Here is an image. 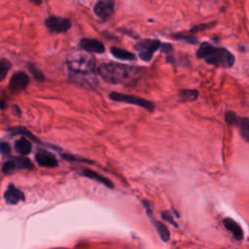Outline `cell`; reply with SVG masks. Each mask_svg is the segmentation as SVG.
I'll return each instance as SVG.
<instances>
[{"label":"cell","mask_w":249,"mask_h":249,"mask_svg":"<svg viewBox=\"0 0 249 249\" xmlns=\"http://www.w3.org/2000/svg\"><path fill=\"white\" fill-rule=\"evenodd\" d=\"M143 70L140 67L109 62L102 63L97 72L108 83L129 86L134 85L142 77Z\"/></svg>","instance_id":"6da1fadb"},{"label":"cell","mask_w":249,"mask_h":249,"mask_svg":"<svg viewBox=\"0 0 249 249\" xmlns=\"http://www.w3.org/2000/svg\"><path fill=\"white\" fill-rule=\"evenodd\" d=\"M196 56L210 65L222 68L231 67L235 60L234 55L227 49L212 46L207 42L200 44L196 52Z\"/></svg>","instance_id":"7a4b0ae2"},{"label":"cell","mask_w":249,"mask_h":249,"mask_svg":"<svg viewBox=\"0 0 249 249\" xmlns=\"http://www.w3.org/2000/svg\"><path fill=\"white\" fill-rule=\"evenodd\" d=\"M67 66L72 77L86 80L93 76L95 59L89 54L72 53L67 58Z\"/></svg>","instance_id":"3957f363"},{"label":"cell","mask_w":249,"mask_h":249,"mask_svg":"<svg viewBox=\"0 0 249 249\" xmlns=\"http://www.w3.org/2000/svg\"><path fill=\"white\" fill-rule=\"evenodd\" d=\"M109 97L114 101L124 102V103H128V104H132V105H137L139 107H142V108L148 110L149 112H153L154 109H155V105L152 101H150L148 99H145V98H142V97H139V96L112 91L109 94Z\"/></svg>","instance_id":"277c9868"},{"label":"cell","mask_w":249,"mask_h":249,"mask_svg":"<svg viewBox=\"0 0 249 249\" xmlns=\"http://www.w3.org/2000/svg\"><path fill=\"white\" fill-rule=\"evenodd\" d=\"M160 46L161 43L159 40L144 39L135 45V50L142 60L150 61Z\"/></svg>","instance_id":"5b68a950"},{"label":"cell","mask_w":249,"mask_h":249,"mask_svg":"<svg viewBox=\"0 0 249 249\" xmlns=\"http://www.w3.org/2000/svg\"><path fill=\"white\" fill-rule=\"evenodd\" d=\"M46 27L55 33L66 32L71 27V20L66 18H60L56 16H51L45 20Z\"/></svg>","instance_id":"8992f818"},{"label":"cell","mask_w":249,"mask_h":249,"mask_svg":"<svg viewBox=\"0 0 249 249\" xmlns=\"http://www.w3.org/2000/svg\"><path fill=\"white\" fill-rule=\"evenodd\" d=\"M143 205L145 206V208L147 210V214L150 217V220L153 223V226L156 228L157 231L159 232L161 240L164 241V242L168 241L169 238H170V233H169L168 228L163 223H161V222H160V221L155 219V217L153 215V212H152V209H151V203L149 201L143 200Z\"/></svg>","instance_id":"52a82bcc"},{"label":"cell","mask_w":249,"mask_h":249,"mask_svg":"<svg viewBox=\"0 0 249 249\" xmlns=\"http://www.w3.org/2000/svg\"><path fill=\"white\" fill-rule=\"evenodd\" d=\"M114 0H99L93 8L94 14L101 19L107 20L114 14Z\"/></svg>","instance_id":"ba28073f"},{"label":"cell","mask_w":249,"mask_h":249,"mask_svg":"<svg viewBox=\"0 0 249 249\" xmlns=\"http://www.w3.org/2000/svg\"><path fill=\"white\" fill-rule=\"evenodd\" d=\"M31 168H33V164L31 160L25 157H20V158H17L12 160L6 161L2 166V170L4 173H11L15 169H31Z\"/></svg>","instance_id":"9c48e42d"},{"label":"cell","mask_w":249,"mask_h":249,"mask_svg":"<svg viewBox=\"0 0 249 249\" xmlns=\"http://www.w3.org/2000/svg\"><path fill=\"white\" fill-rule=\"evenodd\" d=\"M80 47L86 52L93 53H102L105 51L104 45L100 41L92 38L82 39L80 42Z\"/></svg>","instance_id":"30bf717a"},{"label":"cell","mask_w":249,"mask_h":249,"mask_svg":"<svg viewBox=\"0 0 249 249\" xmlns=\"http://www.w3.org/2000/svg\"><path fill=\"white\" fill-rule=\"evenodd\" d=\"M29 84L28 76L23 72L15 73L10 80V89L14 91L24 89Z\"/></svg>","instance_id":"8fae6325"},{"label":"cell","mask_w":249,"mask_h":249,"mask_svg":"<svg viewBox=\"0 0 249 249\" xmlns=\"http://www.w3.org/2000/svg\"><path fill=\"white\" fill-rule=\"evenodd\" d=\"M4 198L7 203L16 204L18 201L24 199V195L21 191H19L18 188H16L13 184H10L4 194Z\"/></svg>","instance_id":"7c38bea8"},{"label":"cell","mask_w":249,"mask_h":249,"mask_svg":"<svg viewBox=\"0 0 249 249\" xmlns=\"http://www.w3.org/2000/svg\"><path fill=\"white\" fill-rule=\"evenodd\" d=\"M35 159L39 165L43 167H54L57 165V160L53 157V154L46 151L38 152L35 155Z\"/></svg>","instance_id":"4fadbf2b"},{"label":"cell","mask_w":249,"mask_h":249,"mask_svg":"<svg viewBox=\"0 0 249 249\" xmlns=\"http://www.w3.org/2000/svg\"><path fill=\"white\" fill-rule=\"evenodd\" d=\"M232 125H235L236 127H238L240 136L246 142H249V119L246 117L236 116Z\"/></svg>","instance_id":"5bb4252c"},{"label":"cell","mask_w":249,"mask_h":249,"mask_svg":"<svg viewBox=\"0 0 249 249\" xmlns=\"http://www.w3.org/2000/svg\"><path fill=\"white\" fill-rule=\"evenodd\" d=\"M223 224L225 228L232 233L235 239L241 240L243 238V231L234 220H232L231 218H225L223 220Z\"/></svg>","instance_id":"9a60e30c"},{"label":"cell","mask_w":249,"mask_h":249,"mask_svg":"<svg viewBox=\"0 0 249 249\" xmlns=\"http://www.w3.org/2000/svg\"><path fill=\"white\" fill-rule=\"evenodd\" d=\"M82 174L89 179H92V180H95L97 181L98 183H101L103 185H105L107 188H110V189H113L114 188V184L109 180L107 179L106 177L102 176L101 174L93 171V170H90V169H88V168H84L83 171H82Z\"/></svg>","instance_id":"2e32d148"},{"label":"cell","mask_w":249,"mask_h":249,"mask_svg":"<svg viewBox=\"0 0 249 249\" xmlns=\"http://www.w3.org/2000/svg\"><path fill=\"white\" fill-rule=\"evenodd\" d=\"M110 52L113 54V56H115L116 58L121 59V60H134L136 58L134 53H132L126 50L117 48V47H111Z\"/></svg>","instance_id":"e0dca14e"},{"label":"cell","mask_w":249,"mask_h":249,"mask_svg":"<svg viewBox=\"0 0 249 249\" xmlns=\"http://www.w3.org/2000/svg\"><path fill=\"white\" fill-rule=\"evenodd\" d=\"M31 148H32L31 143H30L26 138H24V137L18 139V140L16 141V143H15V149H16V151H17L18 154L22 155V156H25V155L29 154V153L31 152Z\"/></svg>","instance_id":"ac0fdd59"},{"label":"cell","mask_w":249,"mask_h":249,"mask_svg":"<svg viewBox=\"0 0 249 249\" xmlns=\"http://www.w3.org/2000/svg\"><path fill=\"white\" fill-rule=\"evenodd\" d=\"M178 95H179L181 101H194L197 98L198 91L196 89H183L179 90Z\"/></svg>","instance_id":"d6986e66"},{"label":"cell","mask_w":249,"mask_h":249,"mask_svg":"<svg viewBox=\"0 0 249 249\" xmlns=\"http://www.w3.org/2000/svg\"><path fill=\"white\" fill-rule=\"evenodd\" d=\"M11 66H12V64L8 59H6V58L0 59V82L2 80H4L7 73L11 69Z\"/></svg>","instance_id":"ffe728a7"},{"label":"cell","mask_w":249,"mask_h":249,"mask_svg":"<svg viewBox=\"0 0 249 249\" xmlns=\"http://www.w3.org/2000/svg\"><path fill=\"white\" fill-rule=\"evenodd\" d=\"M29 69H30V72L32 73L33 77L36 79V80H39V81H42L44 80V75L43 73L33 64H29Z\"/></svg>","instance_id":"44dd1931"},{"label":"cell","mask_w":249,"mask_h":249,"mask_svg":"<svg viewBox=\"0 0 249 249\" xmlns=\"http://www.w3.org/2000/svg\"><path fill=\"white\" fill-rule=\"evenodd\" d=\"M161 218H162L164 221H166L167 223L173 225L174 227H178V224L173 220V217L171 216V214H170L168 211H163V212H161Z\"/></svg>","instance_id":"7402d4cb"},{"label":"cell","mask_w":249,"mask_h":249,"mask_svg":"<svg viewBox=\"0 0 249 249\" xmlns=\"http://www.w3.org/2000/svg\"><path fill=\"white\" fill-rule=\"evenodd\" d=\"M215 25V22H210V23H203V24H199V25H196L194 26L191 31L192 32H197V31H200V30H203V29H206V28H209L211 26Z\"/></svg>","instance_id":"603a6c76"},{"label":"cell","mask_w":249,"mask_h":249,"mask_svg":"<svg viewBox=\"0 0 249 249\" xmlns=\"http://www.w3.org/2000/svg\"><path fill=\"white\" fill-rule=\"evenodd\" d=\"M0 153L2 155H8L11 153V147L6 142H0Z\"/></svg>","instance_id":"cb8c5ba5"},{"label":"cell","mask_w":249,"mask_h":249,"mask_svg":"<svg viewBox=\"0 0 249 249\" xmlns=\"http://www.w3.org/2000/svg\"><path fill=\"white\" fill-rule=\"evenodd\" d=\"M175 38L177 39H180V40H186L188 41L189 43H192V44H196L197 41H196V38L194 37V36H191V35H175Z\"/></svg>","instance_id":"d4e9b609"},{"label":"cell","mask_w":249,"mask_h":249,"mask_svg":"<svg viewBox=\"0 0 249 249\" xmlns=\"http://www.w3.org/2000/svg\"><path fill=\"white\" fill-rule=\"evenodd\" d=\"M0 107H1V108H4V107H5V103H4L2 100H0Z\"/></svg>","instance_id":"484cf974"}]
</instances>
